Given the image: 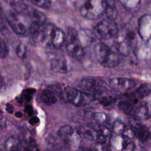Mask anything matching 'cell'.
Listing matches in <instances>:
<instances>
[{
    "label": "cell",
    "mask_w": 151,
    "mask_h": 151,
    "mask_svg": "<svg viewBox=\"0 0 151 151\" xmlns=\"http://www.w3.org/2000/svg\"><path fill=\"white\" fill-rule=\"evenodd\" d=\"M94 54L98 63L104 67L113 68L120 64L122 54L103 42L97 43L94 48Z\"/></svg>",
    "instance_id": "cell-1"
},
{
    "label": "cell",
    "mask_w": 151,
    "mask_h": 151,
    "mask_svg": "<svg viewBox=\"0 0 151 151\" xmlns=\"http://www.w3.org/2000/svg\"><path fill=\"white\" fill-rule=\"evenodd\" d=\"M6 20L12 30L18 35L27 37L29 35L32 23L27 15L10 11L6 15Z\"/></svg>",
    "instance_id": "cell-2"
},
{
    "label": "cell",
    "mask_w": 151,
    "mask_h": 151,
    "mask_svg": "<svg viewBox=\"0 0 151 151\" xmlns=\"http://www.w3.org/2000/svg\"><path fill=\"white\" fill-rule=\"evenodd\" d=\"M136 35L134 31L124 28L116 36V47L122 55H128L136 45Z\"/></svg>",
    "instance_id": "cell-3"
},
{
    "label": "cell",
    "mask_w": 151,
    "mask_h": 151,
    "mask_svg": "<svg viewBox=\"0 0 151 151\" xmlns=\"http://www.w3.org/2000/svg\"><path fill=\"white\" fill-rule=\"evenodd\" d=\"M106 5L103 0H87L80 8L81 15L89 20H97L106 12Z\"/></svg>",
    "instance_id": "cell-4"
},
{
    "label": "cell",
    "mask_w": 151,
    "mask_h": 151,
    "mask_svg": "<svg viewBox=\"0 0 151 151\" xmlns=\"http://www.w3.org/2000/svg\"><path fill=\"white\" fill-rule=\"evenodd\" d=\"M65 47L67 52L71 57L78 58L84 55L83 47L80 42L78 32L71 27L67 29L65 34Z\"/></svg>",
    "instance_id": "cell-5"
},
{
    "label": "cell",
    "mask_w": 151,
    "mask_h": 151,
    "mask_svg": "<svg viewBox=\"0 0 151 151\" xmlns=\"http://www.w3.org/2000/svg\"><path fill=\"white\" fill-rule=\"evenodd\" d=\"M66 100L76 107H83L92 102L95 96L71 87H66L64 90Z\"/></svg>",
    "instance_id": "cell-6"
},
{
    "label": "cell",
    "mask_w": 151,
    "mask_h": 151,
    "mask_svg": "<svg viewBox=\"0 0 151 151\" xmlns=\"http://www.w3.org/2000/svg\"><path fill=\"white\" fill-rule=\"evenodd\" d=\"M81 91L87 93L99 96L106 92V84L101 78L96 77H86L83 78L78 84Z\"/></svg>",
    "instance_id": "cell-7"
},
{
    "label": "cell",
    "mask_w": 151,
    "mask_h": 151,
    "mask_svg": "<svg viewBox=\"0 0 151 151\" xmlns=\"http://www.w3.org/2000/svg\"><path fill=\"white\" fill-rule=\"evenodd\" d=\"M117 24L111 20H103L97 24L94 28V34L97 38L101 40H109L116 36L119 33Z\"/></svg>",
    "instance_id": "cell-8"
},
{
    "label": "cell",
    "mask_w": 151,
    "mask_h": 151,
    "mask_svg": "<svg viewBox=\"0 0 151 151\" xmlns=\"http://www.w3.org/2000/svg\"><path fill=\"white\" fill-rule=\"evenodd\" d=\"M52 25L44 24L40 25H32L30 31L31 41L34 44H41L49 38Z\"/></svg>",
    "instance_id": "cell-9"
},
{
    "label": "cell",
    "mask_w": 151,
    "mask_h": 151,
    "mask_svg": "<svg viewBox=\"0 0 151 151\" xmlns=\"http://www.w3.org/2000/svg\"><path fill=\"white\" fill-rule=\"evenodd\" d=\"M136 82L128 78L114 77L110 80L109 86L116 92H126L136 86Z\"/></svg>",
    "instance_id": "cell-10"
},
{
    "label": "cell",
    "mask_w": 151,
    "mask_h": 151,
    "mask_svg": "<svg viewBox=\"0 0 151 151\" xmlns=\"http://www.w3.org/2000/svg\"><path fill=\"white\" fill-rule=\"evenodd\" d=\"M130 128L132 129L134 136H136L142 142L147 141L150 135L149 129L140 120L136 119H132L129 121Z\"/></svg>",
    "instance_id": "cell-11"
},
{
    "label": "cell",
    "mask_w": 151,
    "mask_h": 151,
    "mask_svg": "<svg viewBox=\"0 0 151 151\" xmlns=\"http://www.w3.org/2000/svg\"><path fill=\"white\" fill-rule=\"evenodd\" d=\"M138 32L143 41H149L151 40V15L146 14L140 18Z\"/></svg>",
    "instance_id": "cell-12"
},
{
    "label": "cell",
    "mask_w": 151,
    "mask_h": 151,
    "mask_svg": "<svg viewBox=\"0 0 151 151\" xmlns=\"http://www.w3.org/2000/svg\"><path fill=\"white\" fill-rule=\"evenodd\" d=\"M49 39L54 48L60 49L65 44V34L61 29L52 25L50 29Z\"/></svg>",
    "instance_id": "cell-13"
},
{
    "label": "cell",
    "mask_w": 151,
    "mask_h": 151,
    "mask_svg": "<svg viewBox=\"0 0 151 151\" xmlns=\"http://www.w3.org/2000/svg\"><path fill=\"white\" fill-rule=\"evenodd\" d=\"M134 119L141 120H146L151 118V106L147 102L139 101L133 114Z\"/></svg>",
    "instance_id": "cell-14"
},
{
    "label": "cell",
    "mask_w": 151,
    "mask_h": 151,
    "mask_svg": "<svg viewBox=\"0 0 151 151\" xmlns=\"http://www.w3.org/2000/svg\"><path fill=\"white\" fill-rule=\"evenodd\" d=\"M14 11L29 15L32 7L28 5L24 0H4Z\"/></svg>",
    "instance_id": "cell-15"
},
{
    "label": "cell",
    "mask_w": 151,
    "mask_h": 151,
    "mask_svg": "<svg viewBox=\"0 0 151 151\" xmlns=\"http://www.w3.org/2000/svg\"><path fill=\"white\" fill-rule=\"evenodd\" d=\"M139 103L138 99H127L120 101L118 104L119 110L125 114L133 115Z\"/></svg>",
    "instance_id": "cell-16"
},
{
    "label": "cell",
    "mask_w": 151,
    "mask_h": 151,
    "mask_svg": "<svg viewBox=\"0 0 151 151\" xmlns=\"http://www.w3.org/2000/svg\"><path fill=\"white\" fill-rule=\"evenodd\" d=\"M50 67L52 71L60 74H67L70 70L66 60L62 58L51 59L50 61Z\"/></svg>",
    "instance_id": "cell-17"
},
{
    "label": "cell",
    "mask_w": 151,
    "mask_h": 151,
    "mask_svg": "<svg viewBox=\"0 0 151 151\" xmlns=\"http://www.w3.org/2000/svg\"><path fill=\"white\" fill-rule=\"evenodd\" d=\"M83 133L87 138L91 140L94 141L97 143L102 144L105 143L106 140V138L104 136L88 127L84 129Z\"/></svg>",
    "instance_id": "cell-18"
},
{
    "label": "cell",
    "mask_w": 151,
    "mask_h": 151,
    "mask_svg": "<svg viewBox=\"0 0 151 151\" xmlns=\"http://www.w3.org/2000/svg\"><path fill=\"white\" fill-rule=\"evenodd\" d=\"M106 5L105 14L108 19L113 21L117 15L116 0H103Z\"/></svg>",
    "instance_id": "cell-19"
},
{
    "label": "cell",
    "mask_w": 151,
    "mask_h": 151,
    "mask_svg": "<svg viewBox=\"0 0 151 151\" xmlns=\"http://www.w3.org/2000/svg\"><path fill=\"white\" fill-rule=\"evenodd\" d=\"M21 142L15 135L9 137L4 143V149L9 151H19Z\"/></svg>",
    "instance_id": "cell-20"
},
{
    "label": "cell",
    "mask_w": 151,
    "mask_h": 151,
    "mask_svg": "<svg viewBox=\"0 0 151 151\" xmlns=\"http://www.w3.org/2000/svg\"><path fill=\"white\" fill-rule=\"evenodd\" d=\"M40 99L43 103L47 105L53 104L57 101L55 93L49 88L43 90L41 94Z\"/></svg>",
    "instance_id": "cell-21"
},
{
    "label": "cell",
    "mask_w": 151,
    "mask_h": 151,
    "mask_svg": "<svg viewBox=\"0 0 151 151\" xmlns=\"http://www.w3.org/2000/svg\"><path fill=\"white\" fill-rule=\"evenodd\" d=\"M98 100L99 103L107 109H110L113 107L116 99L111 96L107 94L106 93L98 96Z\"/></svg>",
    "instance_id": "cell-22"
},
{
    "label": "cell",
    "mask_w": 151,
    "mask_h": 151,
    "mask_svg": "<svg viewBox=\"0 0 151 151\" xmlns=\"http://www.w3.org/2000/svg\"><path fill=\"white\" fill-rule=\"evenodd\" d=\"M127 10L132 12L137 11L140 5L141 0H118Z\"/></svg>",
    "instance_id": "cell-23"
},
{
    "label": "cell",
    "mask_w": 151,
    "mask_h": 151,
    "mask_svg": "<svg viewBox=\"0 0 151 151\" xmlns=\"http://www.w3.org/2000/svg\"><path fill=\"white\" fill-rule=\"evenodd\" d=\"M151 93V84L143 83L136 88L134 91L135 96L139 99H143Z\"/></svg>",
    "instance_id": "cell-24"
},
{
    "label": "cell",
    "mask_w": 151,
    "mask_h": 151,
    "mask_svg": "<svg viewBox=\"0 0 151 151\" xmlns=\"http://www.w3.org/2000/svg\"><path fill=\"white\" fill-rule=\"evenodd\" d=\"M74 132V130L71 126L64 125L58 129L57 135L61 140L67 142Z\"/></svg>",
    "instance_id": "cell-25"
},
{
    "label": "cell",
    "mask_w": 151,
    "mask_h": 151,
    "mask_svg": "<svg viewBox=\"0 0 151 151\" xmlns=\"http://www.w3.org/2000/svg\"><path fill=\"white\" fill-rule=\"evenodd\" d=\"M88 127L96 130L100 134H102L106 138L110 137L111 134V132L109 128L103 125L102 124H99L97 123H92L88 124Z\"/></svg>",
    "instance_id": "cell-26"
},
{
    "label": "cell",
    "mask_w": 151,
    "mask_h": 151,
    "mask_svg": "<svg viewBox=\"0 0 151 151\" xmlns=\"http://www.w3.org/2000/svg\"><path fill=\"white\" fill-rule=\"evenodd\" d=\"M67 142L71 146L78 148L81 143V138L78 132H74L70 137L68 139Z\"/></svg>",
    "instance_id": "cell-27"
},
{
    "label": "cell",
    "mask_w": 151,
    "mask_h": 151,
    "mask_svg": "<svg viewBox=\"0 0 151 151\" xmlns=\"http://www.w3.org/2000/svg\"><path fill=\"white\" fill-rule=\"evenodd\" d=\"M125 139L122 136L117 135V136H113L110 140L111 145L116 149L120 150H122L124 145Z\"/></svg>",
    "instance_id": "cell-28"
},
{
    "label": "cell",
    "mask_w": 151,
    "mask_h": 151,
    "mask_svg": "<svg viewBox=\"0 0 151 151\" xmlns=\"http://www.w3.org/2000/svg\"><path fill=\"white\" fill-rule=\"evenodd\" d=\"M126 124L120 120H116L114 122L113 124V131L117 135L122 136L123 132H124L126 128Z\"/></svg>",
    "instance_id": "cell-29"
},
{
    "label": "cell",
    "mask_w": 151,
    "mask_h": 151,
    "mask_svg": "<svg viewBox=\"0 0 151 151\" xmlns=\"http://www.w3.org/2000/svg\"><path fill=\"white\" fill-rule=\"evenodd\" d=\"M28 2H30L34 6L37 7L48 9L51 6V1L50 0H26Z\"/></svg>",
    "instance_id": "cell-30"
},
{
    "label": "cell",
    "mask_w": 151,
    "mask_h": 151,
    "mask_svg": "<svg viewBox=\"0 0 151 151\" xmlns=\"http://www.w3.org/2000/svg\"><path fill=\"white\" fill-rule=\"evenodd\" d=\"M9 54V50L5 41L0 37V58H5Z\"/></svg>",
    "instance_id": "cell-31"
},
{
    "label": "cell",
    "mask_w": 151,
    "mask_h": 151,
    "mask_svg": "<svg viewBox=\"0 0 151 151\" xmlns=\"http://www.w3.org/2000/svg\"><path fill=\"white\" fill-rule=\"evenodd\" d=\"M93 119L95 120L96 123H99V124H102L104 123L107 119L106 115L102 112H96L92 114Z\"/></svg>",
    "instance_id": "cell-32"
},
{
    "label": "cell",
    "mask_w": 151,
    "mask_h": 151,
    "mask_svg": "<svg viewBox=\"0 0 151 151\" xmlns=\"http://www.w3.org/2000/svg\"><path fill=\"white\" fill-rule=\"evenodd\" d=\"M135 145L133 142L125 139V141L121 151H134Z\"/></svg>",
    "instance_id": "cell-33"
},
{
    "label": "cell",
    "mask_w": 151,
    "mask_h": 151,
    "mask_svg": "<svg viewBox=\"0 0 151 151\" xmlns=\"http://www.w3.org/2000/svg\"><path fill=\"white\" fill-rule=\"evenodd\" d=\"M15 51H16L17 55L19 58H25L26 55V48L22 44L18 45L16 48Z\"/></svg>",
    "instance_id": "cell-34"
},
{
    "label": "cell",
    "mask_w": 151,
    "mask_h": 151,
    "mask_svg": "<svg viewBox=\"0 0 151 151\" xmlns=\"http://www.w3.org/2000/svg\"><path fill=\"white\" fill-rule=\"evenodd\" d=\"M122 136L126 139H133L134 137V133H133L132 129L130 127H126V128Z\"/></svg>",
    "instance_id": "cell-35"
},
{
    "label": "cell",
    "mask_w": 151,
    "mask_h": 151,
    "mask_svg": "<svg viewBox=\"0 0 151 151\" xmlns=\"http://www.w3.org/2000/svg\"><path fill=\"white\" fill-rule=\"evenodd\" d=\"M34 93V89H27L23 92V99L27 101H29L32 99V96Z\"/></svg>",
    "instance_id": "cell-36"
},
{
    "label": "cell",
    "mask_w": 151,
    "mask_h": 151,
    "mask_svg": "<svg viewBox=\"0 0 151 151\" xmlns=\"http://www.w3.org/2000/svg\"><path fill=\"white\" fill-rule=\"evenodd\" d=\"M19 151H31L28 142H21Z\"/></svg>",
    "instance_id": "cell-37"
},
{
    "label": "cell",
    "mask_w": 151,
    "mask_h": 151,
    "mask_svg": "<svg viewBox=\"0 0 151 151\" xmlns=\"http://www.w3.org/2000/svg\"><path fill=\"white\" fill-rule=\"evenodd\" d=\"M28 143L29 145L31 151H38V145L36 143L35 140L32 138H29L28 140Z\"/></svg>",
    "instance_id": "cell-38"
},
{
    "label": "cell",
    "mask_w": 151,
    "mask_h": 151,
    "mask_svg": "<svg viewBox=\"0 0 151 151\" xmlns=\"http://www.w3.org/2000/svg\"><path fill=\"white\" fill-rule=\"evenodd\" d=\"M90 151H104V148L101 143H95L93 145L91 148L90 149Z\"/></svg>",
    "instance_id": "cell-39"
},
{
    "label": "cell",
    "mask_w": 151,
    "mask_h": 151,
    "mask_svg": "<svg viewBox=\"0 0 151 151\" xmlns=\"http://www.w3.org/2000/svg\"><path fill=\"white\" fill-rule=\"evenodd\" d=\"M40 120L39 118L37 116H34L32 117H31L29 120V123L31 124V125H35L39 123Z\"/></svg>",
    "instance_id": "cell-40"
},
{
    "label": "cell",
    "mask_w": 151,
    "mask_h": 151,
    "mask_svg": "<svg viewBox=\"0 0 151 151\" xmlns=\"http://www.w3.org/2000/svg\"><path fill=\"white\" fill-rule=\"evenodd\" d=\"M6 126V120L4 117L0 116V131L3 130Z\"/></svg>",
    "instance_id": "cell-41"
},
{
    "label": "cell",
    "mask_w": 151,
    "mask_h": 151,
    "mask_svg": "<svg viewBox=\"0 0 151 151\" xmlns=\"http://www.w3.org/2000/svg\"><path fill=\"white\" fill-rule=\"evenodd\" d=\"M6 110L8 113L12 114L14 113V107L10 103H7L6 104Z\"/></svg>",
    "instance_id": "cell-42"
},
{
    "label": "cell",
    "mask_w": 151,
    "mask_h": 151,
    "mask_svg": "<svg viewBox=\"0 0 151 151\" xmlns=\"http://www.w3.org/2000/svg\"><path fill=\"white\" fill-rule=\"evenodd\" d=\"M25 110L27 112V113H28V114L29 116H31L32 113H33V110H32V107L31 106H27L25 107Z\"/></svg>",
    "instance_id": "cell-43"
},
{
    "label": "cell",
    "mask_w": 151,
    "mask_h": 151,
    "mask_svg": "<svg viewBox=\"0 0 151 151\" xmlns=\"http://www.w3.org/2000/svg\"><path fill=\"white\" fill-rule=\"evenodd\" d=\"M5 83V81L4 79L3 78V77L1 76V74H0V90L2 88V87L4 86Z\"/></svg>",
    "instance_id": "cell-44"
},
{
    "label": "cell",
    "mask_w": 151,
    "mask_h": 151,
    "mask_svg": "<svg viewBox=\"0 0 151 151\" xmlns=\"http://www.w3.org/2000/svg\"><path fill=\"white\" fill-rule=\"evenodd\" d=\"M15 116L18 118H21L23 116V113L21 111H17L15 113Z\"/></svg>",
    "instance_id": "cell-45"
},
{
    "label": "cell",
    "mask_w": 151,
    "mask_h": 151,
    "mask_svg": "<svg viewBox=\"0 0 151 151\" xmlns=\"http://www.w3.org/2000/svg\"><path fill=\"white\" fill-rule=\"evenodd\" d=\"M78 151H90V150H88V149H81V150H79Z\"/></svg>",
    "instance_id": "cell-46"
},
{
    "label": "cell",
    "mask_w": 151,
    "mask_h": 151,
    "mask_svg": "<svg viewBox=\"0 0 151 151\" xmlns=\"http://www.w3.org/2000/svg\"><path fill=\"white\" fill-rule=\"evenodd\" d=\"M140 151H146V150H145V149H143V150H140Z\"/></svg>",
    "instance_id": "cell-47"
},
{
    "label": "cell",
    "mask_w": 151,
    "mask_h": 151,
    "mask_svg": "<svg viewBox=\"0 0 151 151\" xmlns=\"http://www.w3.org/2000/svg\"><path fill=\"white\" fill-rule=\"evenodd\" d=\"M2 151H9V150H4V149Z\"/></svg>",
    "instance_id": "cell-48"
}]
</instances>
